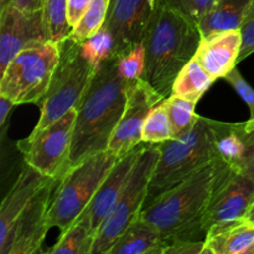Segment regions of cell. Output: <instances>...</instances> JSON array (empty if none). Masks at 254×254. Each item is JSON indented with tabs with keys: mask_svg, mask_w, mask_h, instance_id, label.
Segmentation results:
<instances>
[{
	"mask_svg": "<svg viewBox=\"0 0 254 254\" xmlns=\"http://www.w3.org/2000/svg\"><path fill=\"white\" fill-rule=\"evenodd\" d=\"M129 83L118 71L116 55L101 60L77 108L68 169L108 149L123 116Z\"/></svg>",
	"mask_w": 254,
	"mask_h": 254,
	"instance_id": "cell-1",
	"label": "cell"
},
{
	"mask_svg": "<svg viewBox=\"0 0 254 254\" xmlns=\"http://www.w3.org/2000/svg\"><path fill=\"white\" fill-rule=\"evenodd\" d=\"M221 158L198 169L143 208L140 217L154 226L166 242L205 241V215L218 180L228 168Z\"/></svg>",
	"mask_w": 254,
	"mask_h": 254,
	"instance_id": "cell-2",
	"label": "cell"
},
{
	"mask_svg": "<svg viewBox=\"0 0 254 254\" xmlns=\"http://www.w3.org/2000/svg\"><path fill=\"white\" fill-rule=\"evenodd\" d=\"M202 36L197 22L163 0L146 31L143 78L165 98L179 72L195 57Z\"/></svg>",
	"mask_w": 254,
	"mask_h": 254,
	"instance_id": "cell-3",
	"label": "cell"
},
{
	"mask_svg": "<svg viewBox=\"0 0 254 254\" xmlns=\"http://www.w3.org/2000/svg\"><path fill=\"white\" fill-rule=\"evenodd\" d=\"M158 145L160 155L149 183L144 207L206 164L220 158L212 119L201 116L190 131Z\"/></svg>",
	"mask_w": 254,
	"mask_h": 254,
	"instance_id": "cell-4",
	"label": "cell"
},
{
	"mask_svg": "<svg viewBox=\"0 0 254 254\" xmlns=\"http://www.w3.org/2000/svg\"><path fill=\"white\" fill-rule=\"evenodd\" d=\"M59 62L49 89L41 99V114L35 131L46 128L78 106L98 64L89 54L86 42L77 41L71 35L59 42Z\"/></svg>",
	"mask_w": 254,
	"mask_h": 254,
	"instance_id": "cell-5",
	"label": "cell"
},
{
	"mask_svg": "<svg viewBox=\"0 0 254 254\" xmlns=\"http://www.w3.org/2000/svg\"><path fill=\"white\" fill-rule=\"evenodd\" d=\"M118 159L107 149L71 166L60 179L52 196L49 211L50 227H57L64 232L73 225L87 210Z\"/></svg>",
	"mask_w": 254,
	"mask_h": 254,
	"instance_id": "cell-6",
	"label": "cell"
},
{
	"mask_svg": "<svg viewBox=\"0 0 254 254\" xmlns=\"http://www.w3.org/2000/svg\"><path fill=\"white\" fill-rule=\"evenodd\" d=\"M159 155L158 144H145L141 148L116 205L97 232L92 254H108L114 242L140 215Z\"/></svg>",
	"mask_w": 254,
	"mask_h": 254,
	"instance_id": "cell-7",
	"label": "cell"
},
{
	"mask_svg": "<svg viewBox=\"0 0 254 254\" xmlns=\"http://www.w3.org/2000/svg\"><path fill=\"white\" fill-rule=\"evenodd\" d=\"M59 59V44L54 41L20 51L1 73L0 96L16 106L40 103L49 89Z\"/></svg>",
	"mask_w": 254,
	"mask_h": 254,
	"instance_id": "cell-8",
	"label": "cell"
},
{
	"mask_svg": "<svg viewBox=\"0 0 254 254\" xmlns=\"http://www.w3.org/2000/svg\"><path fill=\"white\" fill-rule=\"evenodd\" d=\"M77 119V108H72L61 118L41 130H32L17 148L25 163L44 176L61 179L68 170V159Z\"/></svg>",
	"mask_w": 254,
	"mask_h": 254,
	"instance_id": "cell-9",
	"label": "cell"
},
{
	"mask_svg": "<svg viewBox=\"0 0 254 254\" xmlns=\"http://www.w3.org/2000/svg\"><path fill=\"white\" fill-rule=\"evenodd\" d=\"M51 41L42 9L24 10L1 0L0 10V74L22 50Z\"/></svg>",
	"mask_w": 254,
	"mask_h": 254,
	"instance_id": "cell-10",
	"label": "cell"
},
{
	"mask_svg": "<svg viewBox=\"0 0 254 254\" xmlns=\"http://www.w3.org/2000/svg\"><path fill=\"white\" fill-rule=\"evenodd\" d=\"M165 99L144 78L129 83L126 108L109 140L108 150L122 158L141 145L143 128L149 113Z\"/></svg>",
	"mask_w": 254,
	"mask_h": 254,
	"instance_id": "cell-11",
	"label": "cell"
},
{
	"mask_svg": "<svg viewBox=\"0 0 254 254\" xmlns=\"http://www.w3.org/2000/svg\"><path fill=\"white\" fill-rule=\"evenodd\" d=\"M60 179L51 178L31 198L17 218L9 241L0 254H34L41 252L42 243L50 230L49 211Z\"/></svg>",
	"mask_w": 254,
	"mask_h": 254,
	"instance_id": "cell-12",
	"label": "cell"
},
{
	"mask_svg": "<svg viewBox=\"0 0 254 254\" xmlns=\"http://www.w3.org/2000/svg\"><path fill=\"white\" fill-rule=\"evenodd\" d=\"M254 203V180L228 166L218 180L205 215V231L221 223L245 220Z\"/></svg>",
	"mask_w": 254,
	"mask_h": 254,
	"instance_id": "cell-13",
	"label": "cell"
},
{
	"mask_svg": "<svg viewBox=\"0 0 254 254\" xmlns=\"http://www.w3.org/2000/svg\"><path fill=\"white\" fill-rule=\"evenodd\" d=\"M163 0H111L103 29L112 39V54L141 42Z\"/></svg>",
	"mask_w": 254,
	"mask_h": 254,
	"instance_id": "cell-14",
	"label": "cell"
},
{
	"mask_svg": "<svg viewBox=\"0 0 254 254\" xmlns=\"http://www.w3.org/2000/svg\"><path fill=\"white\" fill-rule=\"evenodd\" d=\"M241 30L216 32L201 39L195 59L213 81L225 78L240 62Z\"/></svg>",
	"mask_w": 254,
	"mask_h": 254,
	"instance_id": "cell-15",
	"label": "cell"
},
{
	"mask_svg": "<svg viewBox=\"0 0 254 254\" xmlns=\"http://www.w3.org/2000/svg\"><path fill=\"white\" fill-rule=\"evenodd\" d=\"M144 145H145V143H143L138 148L131 150L130 153L118 159V161L114 164V166L108 173L107 178L103 180L102 185L99 186L98 191L92 198L87 210L84 211L89 217V221H91L92 232L94 233V236H97L98 230L103 225L106 218L108 217L113 206L116 205L117 198H118L119 193H121L122 189H123L131 169H133L134 163H135L136 158H138L139 153Z\"/></svg>",
	"mask_w": 254,
	"mask_h": 254,
	"instance_id": "cell-16",
	"label": "cell"
},
{
	"mask_svg": "<svg viewBox=\"0 0 254 254\" xmlns=\"http://www.w3.org/2000/svg\"><path fill=\"white\" fill-rule=\"evenodd\" d=\"M50 179L25 163L16 181L0 206V248L9 241L12 228L27 203Z\"/></svg>",
	"mask_w": 254,
	"mask_h": 254,
	"instance_id": "cell-17",
	"label": "cell"
},
{
	"mask_svg": "<svg viewBox=\"0 0 254 254\" xmlns=\"http://www.w3.org/2000/svg\"><path fill=\"white\" fill-rule=\"evenodd\" d=\"M205 254H252L254 225L247 220L215 225L205 238Z\"/></svg>",
	"mask_w": 254,
	"mask_h": 254,
	"instance_id": "cell-18",
	"label": "cell"
},
{
	"mask_svg": "<svg viewBox=\"0 0 254 254\" xmlns=\"http://www.w3.org/2000/svg\"><path fill=\"white\" fill-rule=\"evenodd\" d=\"M168 245L163 235L139 215L114 242L108 254H164Z\"/></svg>",
	"mask_w": 254,
	"mask_h": 254,
	"instance_id": "cell-19",
	"label": "cell"
},
{
	"mask_svg": "<svg viewBox=\"0 0 254 254\" xmlns=\"http://www.w3.org/2000/svg\"><path fill=\"white\" fill-rule=\"evenodd\" d=\"M253 0H217L198 22L201 36L230 30H241Z\"/></svg>",
	"mask_w": 254,
	"mask_h": 254,
	"instance_id": "cell-20",
	"label": "cell"
},
{
	"mask_svg": "<svg viewBox=\"0 0 254 254\" xmlns=\"http://www.w3.org/2000/svg\"><path fill=\"white\" fill-rule=\"evenodd\" d=\"M96 236L92 232L91 221L86 212L73 225L61 232L59 241L47 251L51 254H92Z\"/></svg>",
	"mask_w": 254,
	"mask_h": 254,
	"instance_id": "cell-21",
	"label": "cell"
},
{
	"mask_svg": "<svg viewBox=\"0 0 254 254\" xmlns=\"http://www.w3.org/2000/svg\"><path fill=\"white\" fill-rule=\"evenodd\" d=\"M210 74L202 68L197 60L193 57L183 67L176 76L173 84V93L181 98L189 99L197 103L201 97L208 91L213 83Z\"/></svg>",
	"mask_w": 254,
	"mask_h": 254,
	"instance_id": "cell-22",
	"label": "cell"
},
{
	"mask_svg": "<svg viewBox=\"0 0 254 254\" xmlns=\"http://www.w3.org/2000/svg\"><path fill=\"white\" fill-rule=\"evenodd\" d=\"M213 130L216 135V148L218 156L228 164L231 168L237 169L242 159L245 145L238 134L236 123H223L212 121Z\"/></svg>",
	"mask_w": 254,
	"mask_h": 254,
	"instance_id": "cell-23",
	"label": "cell"
},
{
	"mask_svg": "<svg viewBox=\"0 0 254 254\" xmlns=\"http://www.w3.org/2000/svg\"><path fill=\"white\" fill-rule=\"evenodd\" d=\"M164 102L170 119L171 139L183 136L197 123L200 116L195 112L196 102L181 98L176 94H171Z\"/></svg>",
	"mask_w": 254,
	"mask_h": 254,
	"instance_id": "cell-24",
	"label": "cell"
},
{
	"mask_svg": "<svg viewBox=\"0 0 254 254\" xmlns=\"http://www.w3.org/2000/svg\"><path fill=\"white\" fill-rule=\"evenodd\" d=\"M42 12L51 41L59 44L71 35L68 0H42Z\"/></svg>",
	"mask_w": 254,
	"mask_h": 254,
	"instance_id": "cell-25",
	"label": "cell"
},
{
	"mask_svg": "<svg viewBox=\"0 0 254 254\" xmlns=\"http://www.w3.org/2000/svg\"><path fill=\"white\" fill-rule=\"evenodd\" d=\"M109 5L111 0H92L82 19L72 29L71 36L77 41L84 42L98 34L106 24Z\"/></svg>",
	"mask_w": 254,
	"mask_h": 254,
	"instance_id": "cell-26",
	"label": "cell"
},
{
	"mask_svg": "<svg viewBox=\"0 0 254 254\" xmlns=\"http://www.w3.org/2000/svg\"><path fill=\"white\" fill-rule=\"evenodd\" d=\"M121 76L128 83L143 78L145 72V46L143 41L135 42L116 54Z\"/></svg>",
	"mask_w": 254,
	"mask_h": 254,
	"instance_id": "cell-27",
	"label": "cell"
},
{
	"mask_svg": "<svg viewBox=\"0 0 254 254\" xmlns=\"http://www.w3.org/2000/svg\"><path fill=\"white\" fill-rule=\"evenodd\" d=\"M171 139V126L165 102L154 107L143 128V143L160 144Z\"/></svg>",
	"mask_w": 254,
	"mask_h": 254,
	"instance_id": "cell-28",
	"label": "cell"
},
{
	"mask_svg": "<svg viewBox=\"0 0 254 254\" xmlns=\"http://www.w3.org/2000/svg\"><path fill=\"white\" fill-rule=\"evenodd\" d=\"M236 127L245 145L242 159L236 170L254 180V119L236 123Z\"/></svg>",
	"mask_w": 254,
	"mask_h": 254,
	"instance_id": "cell-29",
	"label": "cell"
},
{
	"mask_svg": "<svg viewBox=\"0 0 254 254\" xmlns=\"http://www.w3.org/2000/svg\"><path fill=\"white\" fill-rule=\"evenodd\" d=\"M165 1L183 11L198 24L203 16L215 6L217 0H165Z\"/></svg>",
	"mask_w": 254,
	"mask_h": 254,
	"instance_id": "cell-30",
	"label": "cell"
},
{
	"mask_svg": "<svg viewBox=\"0 0 254 254\" xmlns=\"http://www.w3.org/2000/svg\"><path fill=\"white\" fill-rule=\"evenodd\" d=\"M223 79H226V81L233 87V89L237 92L238 96H240L241 98L246 102V104L250 107V119H254V89L251 87V84L243 78V76L241 74V72L238 71L237 67H235V68H233Z\"/></svg>",
	"mask_w": 254,
	"mask_h": 254,
	"instance_id": "cell-31",
	"label": "cell"
},
{
	"mask_svg": "<svg viewBox=\"0 0 254 254\" xmlns=\"http://www.w3.org/2000/svg\"><path fill=\"white\" fill-rule=\"evenodd\" d=\"M241 34H242V49H241L240 61H242L254 52V0L241 27Z\"/></svg>",
	"mask_w": 254,
	"mask_h": 254,
	"instance_id": "cell-32",
	"label": "cell"
},
{
	"mask_svg": "<svg viewBox=\"0 0 254 254\" xmlns=\"http://www.w3.org/2000/svg\"><path fill=\"white\" fill-rule=\"evenodd\" d=\"M205 241H174L166 246L164 254H205Z\"/></svg>",
	"mask_w": 254,
	"mask_h": 254,
	"instance_id": "cell-33",
	"label": "cell"
},
{
	"mask_svg": "<svg viewBox=\"0 0 254 254\" xmlns=\"http://www.w3.org/2000/svg\"><path fill=\"white\" fill-rule=\"evenodd\" d=\"M91 2L92 0H68V22L72 29L78 24Z\"/></svg>",
	"mask_w": 254,
	"mask_h": 254,
	"instance_id": "cell-34",
	"label": "cell"
},
{
	"mask_svg": "<svg viewBox=\"0 0 254 254\" xmlns=\"http://www.w3.org/2000/svg\"><path fill=\"white\" fill-rule=\"evenodd\" d=\"M15 106H16V104H15L14 102L7 99L6 97L0 96V127H1L2 129L6 126L7 117H9L10 112H11V109L14 108Z\"/></svg>",
	"mask_w": 254,
	"mask_h": 254,
	"instance_id": "cell-35",
	"label": "cell"
},
{
	"mask_svg": "<svg viewBox=\"0 0 254 254\" xmlns=\"http://www.w3.org/2000/svg\"><path fill=\"white\" fill-rule=\"evenodd\" d=\"M9 1L24 10L42 9V0H9Z\"/></svg>",
	"mask_w": 254,
	"mask_h": 254,
	"instance_id": "cell-36",
	"label": "cell"
},
{
	"mask_svg": "<svg viewBox=\"0 0 254 254\" xmlns=\"http://www.w3.org/2000/svg\"><path fill=\"white\" fill-rule=\"evenodd\" d=\"M245 220H247L248 222L253 223V225H254V203L252 205V207H251V210L248 211L247 215H246Z\"/></svg>",
	"mask_w": 254,
	"mask_h": 254,
	"instance_id": "cell-37",
	"label": "cell"
},
{
	"mask_svg": "<svg viewBox=\"0 0 254 254\" xmlns=\"http://www.w3.org/2000/svg\"><path fill=\"white\" fill-rule=\"evenodd\" d=\"M252 254H254V248H253V251H252Z\"/></svg>",
	"mask_w": 254,
	"mask_h": 254,
	"instance_id": "cell-38",
	"label": "cell"
}]
</instances>
